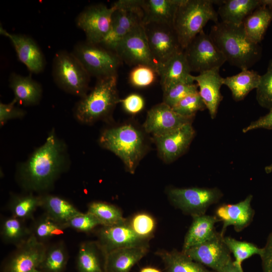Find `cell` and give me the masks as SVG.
Returning <instances> with one entry per match:
<instances>
[{"instance_id": "26", "label": "cell", "mask_w": 272, "mask_h": 272, "mask_svg": "<svg viewBox=\"0 0 272 272\" xmlns=\"http://www.w3.org/2000/svg\"><path fill=\"white\" fill-rule=\"evenodd\" d=\"M148 246L119 248L108 253L104 258L105 272H130L132 266L144 257Z\"/></svg>"}, {"instance_id": "5", "label": "cell", "mask_w": 272, "mask_h": 272, "mask_svg": "<svg viewBox=\"0 0 272 272\" xmlns=\"http://www.w3.org/2000/svg\"><path fill=\"white\" fill-rule=\"evenodd\" d=\"M215 1L183 0L176 12L173 28L184 50L210 21L219 22Z\"/></svg>"}, {"instance_id": "43", "label": "cell", "mask_w": 272, "mask_h": 272, "mask_svg": "<svg viewBox=\"0 0 272 272\" xmlns=\"http://www.w3.org/2000/svg\"><path fill=\"white\" fill-rule=\"evenodd\" d=\"M158 76L157 71L152 67L139 64L134 66L130 72L129 80L136 87L144 88L152 85Z\"/></svg>"}, {"instance_id": "25", "label": "cell", "mask_w": 272, "mask_h": 272, "mask_svg": "<svg viewBox=\"0 0 272 272\" xmlns=\"http://www.w3.org/2000/svg\"><path fill=\"white\" fill-rule=\"evenodd\" d=\"M219 221L216 216L204 214L193 217L184 237L182 251L216 237L219 233L216 231L215 225Z\"/></svg>"}, {"instance_id": "22", "label": "cell", "mask_w": 272, "mask_h": 272, "mask_svg": "<svg viewBox=\"0 0 272 272\" xmlns=\"http://www.w3.org/2000/svg\"><path fill=\"white\" fill-rule=\"evenodd\" d=\"M183 0H142V23L173 27L175 17Z\"/></svg>"}, {"instance_id": "45", "label": "cell", "mask_w": 272, "mask_h": 272, "mask_svg": "<svg viewBox=\"0 0 272 272\" xmlns=\"http://www.w3.org/2000/svg\"><path fill=\"white\" fill-rule=\"evenodd\" d=\"M16 101L14 99L7 104L0 103V124L3 125L8 121L22 118L26 115V111L16 105Z\"/></svg>"}, {"instance_id": "39", "label": "cell", "mask_w": 272, "mask_h": 272, "mask_svg": "<svg viewBox=\"0 0 272 272\" xmlns=\"http://www.w3.org/2000/svg\"><path fill=\"white\" fill-rule=\"evenodd\" d=\"M198 91L197 85L194 83L175 84L163 89V102L172 107L187 95Z\"/></svg>"}, {"instance_id": "37", "label": "cell", "mask_w": 272, "mask_h": 272, "mask_svg": "<svg viewBox=\"0 0 272 272\" xmlns=\"http://www.w3.org/2000/svg\"><path fill=\"white\" fill-rule=\"evenodd\" d=\"M223 240L235 257L234 264L241 269H243L242 263L244 260L254 255L261 257L263 254V248L252 243L239 241L230 236H224Z\"/></svg>"}, {"instance_id": "20", "label": "cell", "mask_w": 272, "mask_h": 272, "mask_svg": "<svg viewBox=\"0 0 272 272\" xmlns=\"http://www.w3.org/2000/svg\"><path fill=\"white\" fill-rule=\"evenodd\" d=\"M142 24V15L140 12L115 9L110 30L99 44L114 51L118 43L127 35Z\"/></svg>"}, {"instance_id": "9", "label": "cell", "mask_w": 272, "mask_h": 272, "mask_svg": "<svg viewBox=\"0 0 272 272\" xmlns=\"http://www.w3.org/2000/svg\"><path fill=\"white\" fill-rule=\"evenodd\" d=\"M191 72L199 74L220 67L226 59L209 34L203 30L184 49Z\"/></svg>"}, {"instance_id": "3", "label": "cell", "mask_w": 272, "mask_h": 272, "mask_svg": "<svg viewBox=\"0 0 272 272\" xmlns=\"http://www.w3.org/2000/svg\"><path fill=\"white\" fill-rule=\"evenodd\" d=\"M117 76L97 79L91 91L76 104L74 113L76 119L81 123L91 124L110 117L119 98Z\"/></svg>"}, {"instance_id": "6", "label": "cell", "mask_w": 272, "mask_h": 272, "mask_svg": "<svg viewBox=\"0 0 272 272\" xmlns=\"http://www.w3.org/2000/svg\"><path fill=\"white\" fill-rule=\"evenodd\" d=\"M52 74L56 85L66 92L80 98L88 93L91 77L72 52L62 50L55 53Z\"/></svg>"}, {"instance_id": "19", "label": "cell", "mask_w": 272, "mask_h": 272, "mask_svg": "<svg viewBox=\"0 0 272 272\" xmlns=\"http://www.w3.org/2000/svg\"><path fill=\"white\" fill-rule=\"evenodd\" d=\"M252 198L249 194L237 203H223L217 208L215 216L223 222L220 232L222 236L229 226H233L235 230L239 232L250 224L255 214L251 206Z\"/></svg>"}, {"instance_id": "23", "label": "cell", "mask_w": 272, "mask_h": 272, "mask_svg": "<svg viewBox=\"0 0 272 272\" xmlns=\"http://www.w3.org/2000/svg\"><path fill=\"white\" fill-rule=\"evenodd\" d=\"M162 89L179 83H195L184 51H181L158 68Z\"/></svg>"}, {"instance_id": "44", "label": "cell", "mask_w": 272, "mask_h": 272, "mask_svg": "<svg viewBox=\"0 0 272 272\" xmlns=\"http://www.w3.org/2000/svg\"><path fill=\"white\" fill-rule=\"evenodd\" d=\"M99 225H101L97 218L88 212L74 216L64 224L66 229L71 228L83 232L91 231Z\"/></svg>"}, {"instance_id": "51", "label": "cell", "mask_w": 272, "mask_h": 272, "mask_svg": "<svg viewBox=\"0 0 272 272\" xmlns=\"http://www.w3.org/2000/svg\"><path fill=\"white\" fill-rule=\"evenodd\" d=\"M265 171L266 173H270L272 172V164L265 167Z\"/></svg>"}, {"instance_id": "34", "label": "cell", "mask_w": 272, "mask_h": 272, "mask_svg": "<svg viewBox=\"0 0 272 272\" xmlns=\"http://www.w3.org/2000/svg\"><path fill=\"white\" fill-rule=\"evenodd\" d=\"M0 230L2 240L16 246L26 241L31 235L30 229L26 226L24 221L12 216L2 219Z\"/></svg>"}, {"instance_id": "27", "label": "cell", "mask_w": 272, "mask_h": 272, "mask_svg": "<svg viewBox=\"0 0 272 272\" xmlns=\"http://www.w3.org/2000/svg\"><path fill=\"white\" fill-rule=\"evenodd\" d=\"M266 2V0L221 1L217 13L222 22L241 25L250 14Z\"/></svg>"}, {"instance_id": "31", "label": "cell", "mask_w": 272, "mask_h": 272, "mask_svg": "<svg viewBox=\"0 0 272 272\" xmlns=\"http://www.w3.org/2000/svg\"><path fill=\"white\" fill-rule=\"evenodd\" d=\"M158 254L164 262L167 272H216L208 269L182 251H162Z\"/></svg>"}, {"instance_id": "33", "label": "cell", "mask_w": 272, "mask_h": 272, "mask_svg": "<svg viewBox=\"0 0 272 272\" xmlns=\"http://www.w3.org/2000/svg\"><path fill=\"white\" fill-rule=\"evenodd\" d=\"M40 205V195L28 192L25 194L13 195L9 201L8 208L12 216L25 221L32 219Z\"/></svg>"}, {"instance_id": "30", "label": "cell", "mask_w": 272, "mask_h": 272, "mask_svg": "<svg viewBox=\"0 0 272 272\" xmlns=\"http://www.w3.org/2000/svg\"><path fill=\"white\" fill-rule=\"evenodd\" d=\"M261 75L249 69L241 70L235 75L223 78V85L231 91L233 99L242 100L252 90L257 88Z\"/></svg>"}, {"instance_id": "40", "label": "cell", "mask_w": 272, "mask_h": 272, "mask_svg": "<svg viewBox=\"0 0 272 272\" xmlns=\"http://www.w3.org/2000/svg\"><path fill=\"white\" fill-rule=\"evenodd\" d=\"M172 108L177 113L187 117H194L197 112L207 109L198 91L187 95Z\"/></svg>"}, {"instance_id": "28", "label": "cell", "mask_w": 272, "mask_h": 272, "mask_svg": "<svg viewBox=\"0 0 272 272\" xmlns=\"http://www.w3.org/2000/svg\"><path fill=\"white\" fill-rule=\"evenodd\" d=\"M41 205L45 214L54 221L64 225L81 212L72 203L58 195L47 193L40 194Z\"/></svg>"}, {"instance_id": "14", "label": "cell", "mask_w": 272, "mask_h": 272, "mask_svg": "<svg viewBox=\"0 0 272 272\" xmlns=\"http://www.w3.org/2000/svg\"><path fill=\"white\" fill-rule=\"evenodd\" d=\"M96 241L105 256L119 248L148 246V240L139 237L132 230L128 220L108 226H102L97 232Z\"/></svg>"}, {"instance_id": "47", "label": "cell", "mask_w": 272, "mask_h": 272, "mask_svg": "<svg viewBox=\"0 0 272 272\" xmlns=\"http://www.w3.org/2000/svg\"><path fill=\"white\" fill-rule=\"evenodd\" d=\"M259 128L272 129V109L264 116L251 122L248 126L242 129V132L246 133L249 131Z\"/></svg>"}, {"instance_id": "21", "label": "cell", "mask_w": 272, "mask_h": 272, "mask_svg": "<svg viewBox=\"0 0 272 272\" xmlns=\"http://www.w3.org/2000/svg\"><path fill=\"white\" fill-rule=\"evenodd\" d=\"M220 69L216 68L193 76L198 93L201 97L212 119L217 114L219 106L223 99L221 88L223 85V78L219 73Z\"/></svg>"}, {"instance_id": "1", "label": "cell", "mask_w": 272, "mask_h": 272, "mask_svg": "<svg viewBox=\"0 0 272 272\" xmlns=\"http://www.w3.org/2000/svg\"><path fill=\"white\" fill-rule=\"evenodd\" d=\"M69 163L66 145L52 129L43 144L19 165L17 179L27 192L45 193L66 170Z\"/></svg>"}, {"instance_id": "18", "label": "cell", "mask_w": 272, "mask_h": 272, "mask_svg": "<svg viewBox=\"0 0 272 272\" xmlns=\"http://www.w3.org/2000/svg\"><path fill=\"white\" fill-rule=\"evenodd\" d=\"M1 34L11 41L19 60L32 73L39 74L44 70L46 60L36 42L31 37L7 32L2 26Z\"/></svg>"}, {"instance_id": "48", "label": "cell", "mask_w": 272, "mask_h": 272, "mask_svg": "<svg viewBox=\"0 0 272 272\" xmlns=\"http://www.w3.org/2000/svg\"><path fill=\"white\" fill-rule=\"evenodd\" d=\"M260 257L263 272H272V232L268 235Z\"/></svg>"}, {"instance_id": "10", "label": "cell", "mask_w": 272, "mask_h": 272, "mask_svg": "<svg viewBox=\"0 0 272 272\" xmlns=\"http://www.w3.org/2000/svg\"><path fill=\"white\" fill-rule=\"evenodd\" d=\"M115 10L112 6L108 7L98 4L87 7L80 13L76 23L84 32L87 41L94 44L101 42L110 30Z\"/></svg>"}, {"instance_id": "32", "label": "cell", "mask_w": 272, "mask_h": 272, "mask_svg": "<svg viewBox=\"0 0 272 272\" xmlns=\"http://www.w3.org/2000/svg\"><path fill=\"white\" fill-rule=\"evenodd\" d=\"M101 255L105 256L97 242L82 243L77 256L78 272H105L101 264Z\"/></svg>"}, {"instance_id": "17", "label": "cell", "mask_w": 272, "mask_h": 272, "mask_svg": "<svg viewBox=\"0 0 272 272\" xmlns=\"http://www.w3.org/2000/svg\"><path fill=\"white\" fill-rule=\"evenodd\" d=\"M195 133L192 123H189L153 139L161 158L165 162L170 163L184 154L194 138Z\"/></svg>"}, {"instance_id": "12", "label": "cell", "mask_w": 272, "mask_h": 272, "mask_svg": "<svg viewBox=\"0 0 272 272\" xmlns=\"http://www.w3.org/2000/svg\"><path fill=\"white\" fill-rule=\"evenodd\" d=\"M144 26L151 52L159 67L183 50L173 26L155 24Z\"/></svg>"}, {"instance_id": "41", "label": "cell", "mask_w": 272, "mask_h": 272, "mask_svg": "<svg viewBox=\"0 0 272 272\" xmlns=\"http://www.w3.org/2000/svg\"><path fill=\"white\" fill-rule=\"evenodd\" d=\"M134 232L140 238L148 240L152 237L156 228L154 218L148 213H139L128 220Z\"/></svg>"}, {"instance_id": "49", "label": "cell", "mask_w": 272, "mask_h": 272, "mask_svg": "<svg viewBox=\"0 0 272 272\" xmlns=\"http://www.w3.org/2000/svg\"><path fill=\"white\" fill-rule=\"evenodd\" d=\"M218 272H243V269H241L236 266L232 260Z\"/></svg>"}, {"instance_id": "13", "label": "cell", "mask_w": 272, "mask_h": 272, "mask_svg": "<svg viewBox=\"0 0 272 272\" xmlns=\"http://www.w3.org/2000/svg\"><path fill=\"white\" fill-rule=\"evenodd\" d=\"M46 245L33 236L16 246L7 260L3 272H31L38 269L42 263Z\"/></svg>"}, {"instance_id": "16", "label": "cell", "mask_w": 272, "mask_h": 272, "mask_svg": "<svg viewBox=\"0 0 272 272\" xmlns=\"http://www.w3.org/2000/svg\"><path fill=\"white\" fill-rule=\"evenodd\" d=\"M223 237L219 233L210 240L181 251L195 261L218 272L232 260L231 252Z\"/></svg>"}, {"instance_id": "29", "label": "cell", "mask_w": 272, "mask_h": 272, "mask_svg": "<svg viewBox=\"0 0 272 272\" xmlns=\"http://www.w3.org/2000/svg\"><path fill=\"white\" fill-rule=\"evenodd\" d=\"M271 21L272 0H266L264 5L256 9L245 19L242 25L248 38L258 44Z\"/></svg>"}, {"instance_id": "11", "label": "cell", "mask_w": 272, "mask_h": 272, "mask_svg": "<svg viewBox=\"0 0 272 272\" xmlns=\"http://www.w3.org/2000/svg\"><path fill=\"white\" fill-rule=\"evenodd\" d=\"M114 52L122 62L134 66L149 65L158 74L159 65L151 52L143 24L127 35L117 45Z\"/></svg>"}, {"instance_id": "42", "label": "cell", "mask_w": 272, "mask_h": 272, "mask_svg": "<svg viewBox=\"0 0 272 272\" xmlns=\"http://www.w3.org/2000/svg\"><path fill=\"white\" fill-rule=\"evenodd\" d=\"M256 98L262 107L272 109V60L269 62L265 73L261 75L256 88Z\"/></svg>"}, {"instance_id": "46", "label": "cell", "mask_w": 272, "mask_h": 272, "mask_svg": "<svg viewBox=\"0 0 272 272\" xmlns=\"http://www.w3.org/2000/svg\"><path fill=\"white\" fill-rule=\"evenodd\" d=\"M124 109L128 113L136 114L144 107L145 102L143 97L137 94H131L120 100Z\"/></svg>"}, {"instance_id": "24", "label": "cell", "mask_w": 272, "mask_h": 272, "mask_svg": "<svg viewBox=\"0 0 272 272\" xmlns=\"http://www.w3.org/2000/svg\"><path fill=\"white\" fill-rule=\"evenodd\" d=\"M9 82L17 103L26 106L39 104L42 96V88L31 76H23L13 72Z\"/></svg>"}, {"instance_id": "7", "label": "cell", "mask_w": 272, "mask_h": 272, "mask_svg": "<svg viewBox=\"0 0 272 272\" xmlns=\"http://www.w3.org/2000/svg\"><path fill=\"white\" fill-rule=\"evenodd\" d=\"M72 52L90 77L97 79L117 76L122 62L115 52L86 40L78 42Z\"/></svg>"}, {"instance_id": "2", "label": "cell", "mask_w": 272, "mask_h": 272, "mask_svg": "<svg viewBox=\"0 0 272 272\" xmlns=\"http://www.w3.org/2000/svg\"><path fill=\"white\" fill-rule=\"evenodd\" d=\"M209 35L226 61L241 70L249 69L260 57L259 44L248 38L242 24L219 22L212 26Z\"/></svg>"}, {"instance_id": "8", "label": "cell", "mask_w": 272, "mask_h": 272, "mask_svg": "<svg viewBox=\"0 0 272 272\" xmlns=\"http://www.w3.org/2000/svg\"><path fill=\"white\" fill-rule=\"evenodd\" d=\"M167 194L175 208L192 217L206 214L208 208L218 202L223 195L217 187L172 188Z\"/></svg>"}, {"instance_id": "35", "label": "cell", "mask_w": 272, "mask_h": 272, "mask_svg": "<svg viewBox=\"0 0 272 272\" xmlns=\"http://www.w3.org/2000/svg\"><path fill=\"white\" fill-rule=\"evenodd\" d=\"M88 213L94 216L102 226H108L125 222L121 210L111 203L95 201L88 206Z\"/></svg>"}, {"instance_id": "50", "label": "cell", "mask_w": 272, "mask_h": 272, "mask_svg": "<svg viewBox=\"0 0 272 272\" xmlns=\"http://www.w3.org/2000/svg\"><path fill=\"white\" fill-rule=\"evenodd\" d=\"M140 272H160V271L153 267H145L143 268Z\"/></svg>"}, {"instance_id": "15", "label": "cell", "mask_w": 272, "mask_h": 272, "mask_svg": "<svg viewBox=\"0 0 272 272\" xmlns=\"http://www.w3.org/2000/svg\"><path fill=\"white\" fill-rule=\"evenodd\" d=\"M193 117L182 116L172 107L162 102L152 107L148 112L144 123L145 130L153 135L161 136L182 126L192 123Z\"/></svg>"}, {"instance_id": "36", "label": "cell", "mask_w": 272, "mask_h": 272, "mask_svg": "<svg viewBox=\"0 0 272 272\" xmlns=\"http://www.w3.org/2000/svg\"><path fill=\"white\" fill-rule=\"evenodd\" d=\"M66 249L63 242L47 247L39 269L45 272H62L67 261Z\"/></svg>"}, {"instance_id": "4", "label": "cell", "mask_w": 272, "mask_h": 272, "mask_svg": "<svg viewBox=\"0 0 272 272\" xmlns=\"http://www.w3.org/2000/svg\"><path fill=\"white\" fill-rule=\"evenodd\" d=\"M99 143L119 157L128 172L134 173L145 151L144 138L139 129L131 124L106 129Z\"/></svg>"}, {"instance_id": "52", "label": "cell", "mask_w": 272, "mask_h": 272, "mask_svg": "<svg viewBox=\"0 0 272 272\" xmlns=\"http://www.w3.org/2000/svg\"><path fill=\"white\" fill-rule=\"evenodd\" d=\"M31 272H45L41 270H38V269H35Z\"/></svg>"}, {"instance_id": "38", "label": "cell", "mask_w": 272, "mask_h": 272, "mask_svg": "<svg viewBox=\"0 0 272 272\" xmlns=\"http://www.w3.org/2000/svg\"><path fill=\"white\" fill-rule=\"evenodd\" d=\"M66 229L63 225L58 223L44 214L36 220L30 229L31 235L38 241L43 242L54 236L63 233Z\"/></svg>"}]
</instances>
